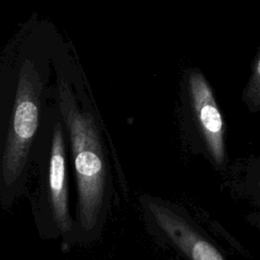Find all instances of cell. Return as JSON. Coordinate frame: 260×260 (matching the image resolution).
Wrapping results in <instances>:
<instances>
[{
	"instance_id": "cell-1",
	"label": "cell",
	"mask_w": 260,
	"mask_h": 260,
	"mask_svg": "<svg viewBox=\"0 0 260 260\" xmlns=\"http://www.w3.org/2000/svg\"><path fill=\"white\" fill-rule=\"evenodd\" d=\"M58 112L66 132L76 191L72 245H89L101 238L113 201L108 135L98 113L79 101L64 78L58 84Z\"/></svg>"
},
{
	"instance_id": "cell-4",
	"label": "cell",
	"mask_w": 260,
	"mask_h": 260,
	"mask_svg": "<svg viewBox=\"0 0 260 260\" xmlns=\"http://www.w3.org/2000/svg\"><path fill=\"white\" fill-rule=\"evenodd\" d=\"M148 232L186 260H228L221 250L181 205L165 198L139 197Z\"/></svg>"
},
{
	"instance_id": "cell-5",
	"label": "cell",
	"mask_w": 260,
	"mask_h": 260,
	"mask_svg": "<svg viewBox=\"0 0 260 260\" xmlns=\"http://www.w3.org/2000/svg\"><path fill=\"white\" fill-rule=\"evenodd\" d=\"M184 132L191 148L217 171L228 164L225 125L212 88L198 69L187 76Z\"/></svg>"
},
{
	"instance_id": "cell-2",
	"label": "cell",
	"mask_w": 260,
	"mask_h": 260,
	"mask_svg": "<svg viewBox=\"0 0 260 260\" xmlns=\"http://www.w3.org/2000/svg\"><path fill=\"white\" fill-rule=\"evenodd\" d=\"M42 82L29 67L19 75L11 122L5 141L1 172V192L14 196L24 185L28 164L41 129Z\"/></svg>"
},
{
	"instance_id": "cell-6",
	"label": "cell",
	"mask_w": 260,
	"mask_h": 260,
	"mask_svg": "<svg viewBox=\"0 0 260 260\" xmlns=\"http://www.w3.org/2000/svg\"><path fill=\"white\" fill-rule=\"evenodd\" d=\"M252 74L243 90V101L252 113L260 109V51L258 50L251 64Z\"/></svg>"
},
{
	"instance_id": "cell-3",
	"label": "cell",
	"mask_w": 260,
	"mask_h": 260,
	"mask_svg": "<svg viewBox=\"0 0 260 260\" xmlns=\"http://www.w3.org/2000/svg\"><path fill=\"white\" fill-rule=\"evenodd\" d=\"M42 137V210L48 236L72 245L74 219L69 204L68 148L59 112L46 125Z\"/></svg>"
}]
</instances>
